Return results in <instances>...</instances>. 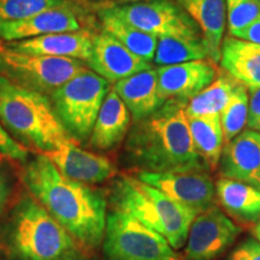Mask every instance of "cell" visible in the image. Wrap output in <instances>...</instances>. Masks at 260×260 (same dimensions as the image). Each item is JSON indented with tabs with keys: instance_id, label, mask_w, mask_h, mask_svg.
I'll use <instances>...</instances> for the list:
<instances>
[{
	"instance_id": "obj_1",
	"label": "cell",
	"mask_w": 260,
	"mask_h": 260,
	"mask_svg": "<svg viewBox=\"0 0 260 260\" xmlns=\"http://www.w3.org/2000/svg\"><path fill=\"white\" fill-rule=\"evenodd\" d=\"M23 181L48 213L84 247H96L106 228V199L102 191L65 177L46 155L24 168Z\"/></svg>"
},
{
	"instance_id": "obj_2",
	"label": "cell",
	"mask_w": 260,
	"mask_h": 260,
	"mask_svg": "<svg viewBox=\"0 0 260 260\" xmlns=\"http://www.w3.org/2000/svg\"><path fill=\"white\" fill-rule=\"evenodd\" d=\"M187 104L168 100L157 111L134 122L125 142L126 159L140 171H205L190 138Z\"/></svg>"
},
{
	"instance_id": "obj_3",
	"label": "cell",
	"mask_w": 260,
	"mask_h": 260,
	"mask_svg": "<svg viewBox=\"0 0 260 260\" xmlns=\"http://www.w3.org/2000/svg\"><path fill=\"white\" fill-rule=\"evenodd\" d=\"M0 124L19 141L42 153L73 141L58 118L50 98L24 88L0 75Z\"/></svg>"
},
{
	"instance_id": "obj_4",
	"label": "cell",
	"mask_w": 260,
	"mask_h": 260,
	"mask_svg": "<svg viewBox=\"0 0 260 260\" xmlns=\"http://www.w3.org/2000/svg\"><path fill=\"white\" fill-rule=\"evenodd\" d=\"M75 241L31 197L23 198L16 205L5 230L6 247L16 260H79Z\"/></svg>"
},
{
	"instance_id": "obj_5",
	"label": "cell",
	"mask_w": 260,
	"mask_h": 260,
	"mask_svg": "<svg viewBox=\"0 0 260 260\" xmlns=\"http://www.w3.org/2000/svg\"><path fill=\"white\" fill-rule=\"evenodd\" d=\"M113 211L128 213L168 240L174 249L187 242L195 211L177 204L157 188L138 177L123 175L110 190Z\"/></svg>"
},
{
	"instance_id": "obj_6",
	"label": "cell",
	"mask_w": 260,
	"mask_h": 260,
	"mask_svg": "<svg viewBox=\"0 0 260 260\" xmlns=\"http://www.w3.org/2000/svg\"><path fill=\"white\" fill-rule=\"evenodd\" d=\"M110 89V83L104 77L84 68L51 94L52 106L74 141L89 139Z\"/></svg>"
},
{
	"instance_id": "obj_7",
	"label": "cell",
	"mask_w": 260,
	"mask_h": 260,
	"mask_svg": "<svg viewBox=\"0 0 260 260\" xmlns=\"http://www.w3.org/2000/svg\"><path fill=\"white\" fill-rule=\"evenodd\" d=\"M103 241L105 260H181L164 236L118 211L106 217Z\"/></svg>"
},
{
	"instance_id": "obj_8",
	"label": "cell",
	"mask_w": 260,
	"mask_h": 260,
	"mask_svg": "<svg viewBox=\"0 0 260 260\" xmlns=\"http://www.w3.org/2000/svg\"><path fill=\"white\" fill-rule=\"evenodd\" d=\"M84 68L86 63L77 59L22 53L0 46V75L45 95H51Z\"/></svg>"
},
{
	"instance_id": "obj_9",
	"label": "cell",
	"mask_w": 260,
	"mask_h": 260,
	"mask_svg": "<svg viewBox=\"0 0 260 260\" xmlns=\"http://www.w3.org/2000/svg\"><path fill=\"white\" fill-rule=\"evenodd\" d=\"M110 8L123 21L155 38H183L203 40V35L189 15L172 0H138Z\"/></svg>"
},
{
	"instance_id": "obj_10",
	"label": "cell",
	"mask_w": 260,
	"mask_h": 260,
	"mask_svg": "<svg viewBox=\"0 0 260 260\" xmlns=\"http://www.w3.org/2000/svg\"><path fill=\"white\" fill-rule=\"evenodd\" d=\"M138 178L198 214L213 205L216 188L205 171H139Z\"/></svg>"
},
{
	"instance_id": "obj_11",
	"label": "cell",
	"mask_w": 260,
	"mask_h": 260,
	"mask_svg": "<svg viewBox=\"0 0 260 260\" xmlns=\"http://www.w3.org/2000/svg\"><path fill=\"white\" fill-rule=\"evenodd\" d=\"M241 233L218 207L212 206L195 217L187 239L188 260H212L233 245Z\"/></svg>"
},
{
	"instance_id": "obj_12",
	"label": "cell",
	"mask_w": 260,
	"mask_h": 260,
	"mask_svg": "<svg viewBox=\"0 0 260 260\" xmlns=\"http://www.w3.org/2000/svg\"><path fill=\"white\" fill-rule=\"evenodd\" d=\"M83 11H87V5L58 6L22 21L0 22V40L14 42L54 32L82 30L84 22L92 21L82 18Z\"/></svg>"
},
{
	"instance_id": "obj_13",
	"label": "cell",
	"mask_w": 260,
	"mask_h": 260,
	"mask_svg": "<svg viewBox=\"0 0 260 260\" xmlns=\"http://www.w3.org/2000/svg\"><path fill=\"white\" fill-rule=\"evenodd\" d=\"M218 74V68L210 58L160 67L157 69L158 94L164 103L176 100L188 104L209 87Z\"/></svg>"
},
{
	"instance_id": "obj_14",
	"label": "cell",
	"mask_w": 260,
	"mask_h": 260,
	"mask_svg": "<svg viewBox=\"0 0 260 260\" xmlns=\"http://www.w3.org/2000/svg\"><path fill=\"white\" fill-rule=\"evenodd\" d=\"M87 65L110 84H115L125 77L152 68L151 63L130 52L124 45L100 27L94 31L92 57Z\"/></svg>"
},
{
	"instance_id": "obj_15",
	"label": "cell",
	"mask_w": 260,
	"mask_h": 260,
	"mask_svg": "<svg viewBox=\"0 0 260 260\" xmlns=\"http://www.w3.org/2000/svg\"><path fill=\"white\" fill-rule=\"evenodd\" d=\"M219 165L223 177L260 190V133L242 130L223 147Z\"/></svg>"
},
{
	"instance_id": "obj_16",
	"label": "cell",
	"mask_w": 260,
	"mask_h": 260,
	"mask_svg": "<svg viewBox=\"0 0 260 260\" xmlns=\"http://www.w3.org/2000/svg\"><path fill=\"white\" fill-rule=\"evenodd\" d=\"M75 142H67L44 155L65 177L81 183H100L115 176L116 169L109 158L84 151Z\"/></svg>"
},
{
	"instance_id": "obj_17",
	"label": "cell",
	"mask_w": 260,
	"mask_h": 260,
	"mask_svg": "<svg viewBox=\"0 0 260 260\" xmlns=\"http://www.w3.org/2000/svg\"><path fill=\"white\" fill-rule=\"evenodd\" d=\"M93 35L92 29L54 32L27 40L9 42L6 46L22 53L71 58L88 64L93 51Z\"/></svg>"
},
{
	"instance_id": "obj_18",
	"label": "cell",
	"mask_w": 260,
	"mask_h": 260,
	"mask_svg": "<svg viewBox=\"0 0 260 260\" xmlns=\"http://www.w3.org/2000/svg\"><path fill=\"white\" fill-rule=\"evenodd\" d=\"M119 98L128 107L132 119L139 122L152 115L164 102L158 94L157 70H142L113 84Z\"/></svg>"
},
{
	"instance_id": "obj_19",
	"label": "cell",
	"mask_w": 260,
	"mask_h": 260,
	"mask_svg": "<svg viewBox=\"0 0 260 260\" xmlns=\"http://www.w3.org/2000/svg\"><path fill=\"white\" fill-rule=\"evenodd\" d=\"M132 115L113 88L107 93L89 136L90 146L107 151L121 144L128 135Z\"/></svg>"
},
{
	"instance_id": "obj_20",
	"label": "cell",
	"mask_w": 260,
	"mask_h": 260,
	"mask_svg": "<svg viewBox=\"0 0 260 260\" xmlns=\"http://www.w3.org/2000/svg\"><path fill=\"white\" fill-rule=\"evenodd\" d=\"M199 27L209 58L219 63L226 22L225 0H176Z\"/></svg>"
},
{
	"instance_id": "obj_21",
	"label": "cell",
	"mask_w": 260,
	"mask_h": 260,
	"mask_svg": "<svg viewBox=\"0 0 260 260\" xmlns=\"http://www.w3.org/2000/svg\"><path fill=\"white\" fill-rule=\"evenodd\" d=\"M219 63L225 73L247 89L260 87V44L229 35L223 39Z\"/></svg>"
},
{
	"instance_id": "obj_22",
	"label": "cell",
	"mask_w": 260,
	"mask_h": 260,
	"mask_svg": "<svg viewBox=\"0 0 260 260\" xmlns=\"http://www.w3.org/2000/svg\"><path fill=\"white\" fill-rule=\"evenodd\" d=\"M96 17L99 27L124 45L130 52L147 63L153 61L157 50V38L126 23L107 4L98 6Z\"/></svg>"
},
{
	"instance_id": "obj_23",
	"label": "cell",
	"mask_w": 260,
	"mask_h": 260,
	"mask_svg": "<svg viewBox=\"0 0 260 260\" xmlns=\"http://www.w3.org/2000/svg\"><path fill=\"white\" fill-rule=\"evenodd\" d=\"M216 195L219 204L234 218L246 223L260 222V190L230 178L216 182Z\"/></svg>"
},
{
	"instance_id": "obj_24",
	"label": "cell",
	"mask_w": 260,
	"mask_h": 260,
	"mask_svg": "<svg viewBox=\"0 0 260 260\" xmlns=\"http://www.w3.org/2000/svg\"><path fill=\"white\" fill-rule=\"evenodd\" d=\"M190 138L205 168L216 170L222 155L224 138L219 115L188 117Z\"/></svg>"
},
{
	"instance_id": "obj_25",
	"label": "cell",
	"mask_w": 260,
	"mask_h": 260,
	"mask_svg": "<svg viewBox=\"0 0 260 260\" xmlns=\"http://www.w3.org/2000/svg\"><path fill=\"white\" fill-rule=\"evenodd\" d=\"M239 83L225 71L219 70L216 80L188 102L187 117L219 115Z\"/></svg>"
},
{
	"instance_id": "obj_26",
	"label": "cell",
	"mask_w": 260,
	"mask_h": 260,
	"mask_svg": "<svg viewBox=\"0 0 260 260\" xmlns=\"http://www.w3.org/2000/svg\"><path fill=\"white\" fill-rule=\"evenodd\" d=\"M207 58L209 52L204 40L164 37L158 38L153 61L154 64L165 67Z\"/></svg>"
},
{
	"instance_id": "obj_27",
	"label": "cell",
	"mask_w": 260,
	"mask_h": 260,
	"mask_svg": "<svg viewBox=\"0 0 260 260\" xmlns=\"http://www.w3.org/2000/svg\"><path fill=\"white\" fill-rule=\"evenodd\" d=\"M224 144L230 142L242 132L247 125L248 117V90L247 87L239 83L226 105L219 113Z\"/></svg>"
},
{
	"instance_id": "obj_28",
	"label": "cell",
	"mask_w": 260,
	"mask_h": 260,
	"mask_svg": "<svg viewBox=\"0 0 260 260\" xmlns=\"http://www.w3.org/2000/svg\"><path fill=\"white\" fill-rule=\"evenodd\" d=\"M87 0H0V22L29 18L45 10L67 5H86Z\"/></svg>"
},
{
	"instance_id": "obj_29",
	"label": "cell",
	"mask_w": 260,
	"mask_h": 260,
	"mask_svg": "<svg viewBox=\"0 0 260 260\" xmlns=\"http://www.w3.org/2000/svg\"><path fill=\"white\" fill-rule=\"evenodd\" d=\"M229 35L241 30L260 16V0H225Z\"/></svg>"
},
{
	"instance_id": "obj_30",
	"label": "cell",
	"mask_w": 260,
	"mask_h": 260,
	"mask_svg": "<svg viewBox=\"0 0 260 260\" xmlns=\"http://www.w3.org/2000/svg\"><path fill=\"white\" fill-rule=\"evenodd\" d=\"M0 153L12 160L25 162L28 157V149L16 141L14 138L0 124Z\"/></svg>"
},
{
	"instance_id": "obj_31",
	"label": "cell",
	"mask_w": 260,
	"mask_h": 260,
	"mask_svg": "<svg viewBox=\"0 0 260 260\" xmlns=\"http://www.w3.org/2000/svg\"><path fill=\"white\" fill-rule=\"evenodd\" d=\"M228 260H260V242L253 239L245 240L234 249Z\"/></svg>"
},
{
	"instance_id": "obj_32",
	"label": "cell",
	"mask_w": 260,
	"mask_h": 260,
	"mask_svg": "<svg viewBox=\"0 0 260 260\" xmlns=\"http://www.w3.org/2000/svg\"><path fill=\"white\" fill-rule=\"evenodd\" d=\"M248 90L249 98L247 125H248V129L260 133V87Z\"/></svg>"
},
{
	"instance_id": "obj_33",
	"label": "cell",
	"mask_w": 260,
	"mask_h": 260,
	"mask_svg": "<svg viewBox=\"0 0 260 260\" xmlns=\"http://www.w3.org/2000/svg\"><path fill=\"white\" fill-rule=\"evenodd\" d=\"M230 37L241 39V40H246L249 42H254V44H260V16L255 21H253L251 24L247 25L246 28L234 32Z\"/></svg>"
},
{
	"instance_id": "obj_34",
	"label": "cell",
	"mask_w": 260,
	"mask_h": 260,
	"mask_svg": "<svg viewBox=\"0 0 260 260\" xmlns=\"http://www.w3.org/2000/svg\"><path fill=\"white\" fill-rule=\"evenodd\" d=\"M10 194H11V184H10L8 175L0 170V214L5 210Z\"/></svg>"
},
{
	"instance_id": "obj_35",
	"label": "cell",
	"mask_w": 260,
	"mask_h": 260,
	"mask_svg": "<svg viewBox=\"0 0 260 260\" xmlns=\"http://www.w3.org/2000/svg\"><path fill=\"white\" fill-rule=\"evenodd\" d=\"M253 234H254L255 239L260 242V222H258V224L254 226V229H253Z\"/></svg>"
},
{
	"instance_id": "obj_36",
	"label": "cell",
	"mask_w": 260,
	"mask_h": 260,
	"mask_svg": "<svg viewBox=\"0 0 260 260\" xmlns=\"http://www.w3.org/2000/svg\"><path fill=\"white\" fill-rule=\"evenodd\" d=\"M132 2H138V0H132Z\"/></svg>"
}]
</instances>
